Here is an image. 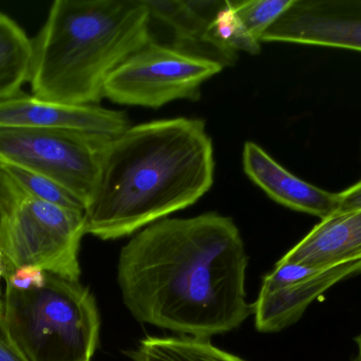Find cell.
<instances>
[{
	"mask_svg": "<svg viewBox=\"0 0 361 361\" xmlns=\"http://www.w3.org/2000/svg\"><path fill=\"white\" fill-rule=\"evenodd\" d=\"M247 264L233 220L210 212L164 218L137 233L121 251L118 282L137 321L209 339L252 315Z\"/></svg>",
	"mask_w": 361,
	"mask_h": 361,
	"instance_id": "cell-1",
	"label": "cell"
},
{
	"mask_svg": "<svg viewBox=\"0 0 361 361\" xmlns=\"http://www.w3.org/2000/svg\"><path fill=\"white\" fill-rule=\"evenodd\" d=\"M214 146L199 119L130 126L112 138L85 209L86 235H133L199 201L214 184Z\"/></svg>",
	"mask_w": 361,
	"mask_h": 361,
	"instance_id": "cell-2",
	"label": "cell"
},
{
	"mask_svg": "<svg viewBox=\"0 0 361 361\" xmlns=\"http://www.w3.org/2000/svg\"><path fill=\"white\" fill-rule=\"evenodd\" d=\"M144 0H56L32 40L29 83L42 101L97 105L110 74L145 46Z\"/></svg>",
	"mask_w": 361,
	"mask_h": 361,
	"instance_id": "cell-3",
	"label": "cell"
},
{
	"mask_svg": "<svg viewBox=\"0 0 361 361\" xmlns=\"http://www.w3.org/2000/svg\"><path fill=\"white\" fill-rule=\"evenodd\" d=\"M99 329L94 297L80 281L48 273L42 288L6 285L0 334L25 361H91Z\"/></svg>",
	"mask_w": 361,
	"mask_h": 361,
	"instance_id": "cell-4",
	"label": "cell"
},
{
	"mask_svg": "<svg viewBox=\"0 0 361 361\" xmlns=\"http://www.w3.org/2000/svg\"><path fill=\"white\" fill-rule=\"evenodd\" d=\"M4 203L0 229L4 280L14 268L34 266L80 281V242L86 235L85 211L38 201L0 180Z\"/></svg>",
	"mask_w": 361,
	"mask_h": 361,
	"instance_id": "cell-5",
	"label": "cell"
},
{
	"mask_svg": "<svg viewBox=\"0 0 361 361\" xmlns=\"http://www.w3.org/2000/svg\"><path fill=\"white\" fill-rule=\"evenodd\" d=\"M111 139L73 131L0 127V162L54 180L78 197L86 209Z\"/></svg>",
	"mask_w": 361,
	"mask_h": 361,
	"instance_id": "cell-6",
	"label": "cell"
},
{
	"mask_svg": "<svg viewBox=\"0 0 361 361\" xmlns=\"http://www.w3.org/2000/svg\"><path fill=\"white\" fill-rule=\"evenodd\" d=\"M220 64L150 40L127 57L106 81L104 97L121 105L159 108L176 100L197 101Z\"/></svg>",
	"mask_w": 361,
	"mask_h": 361,
	"instance_id": "cell-7",
	"label": "cell"
},
{
	"mask_svg": "<svg viewBox=\"0 0 361 361\" xmlns=\"http://www.w3.org/2000/svg\"><path fill=\"white\" fill-rule=\"evenodd\" d=\"M360 273L361 261L330 267L279 261L263 278L258 298L250 305L257 330L276 333L288 328L329 288Z\"/></svg>",
	"mask_w": 361,
	"mask_h": 361,
	"instance_id": "cell-8",
	"label": "cell"
},
{
	"mask_svg": "<svg viewBox=\"0 0 361 361\" xmlns=\"http://www.w3.org/2000/svg\"><path fill=\"white\" fill-rule=\"evenodd\" d=\"M265 42L361 51V0H294L263 34Z\"/></svg>",
	"mask_w": 361,
	"mask_h": 361,
	"instance_id": "cell-9",
	"label": "cell"
},
{
	"mask_svg": "<svg viewBox=\"0 0 361 361\" xmlns=\"http://www.w3.org/2000/svg\"><path fill=\"white\" fill-rule=\"evenodd\" d=\"M0 127H30L114 138L130 127L125 112L99 105H73L20 95L0 102Z\"/></svg>",
	"mask_w": 361,
	"mask_h": 361,
	"instance_id": "cell-10",
	"label": "cell"
},
{
	"mask_svg": "<svg viewBox=\"0 0 361 361\" xmlns=\"http://www.w3.org/2000/svg\"><path fill=\"white\" fill-rule=\"evenodd\" d=\"M242 159L246 175L277 203L322 220L338 211V194L326 192L293 175L258 144L246 142Z\"/></svg>",
	"mask_w": 361,
	"mask_h": 361,
	"instance_id": "cell-11",
	"label": "cell"
},
{
	"mask_svg": "<svg viewBox=\"0 0 361 361\" xmlns=\"http://www.w3.org/2000/svg\"><path fill=\"white\" fill-rule=\"evenodd\" d=\"M361 261V210L336 211L312 229L280 262L330 267Z\"/></svg>",
	"mask_w": 361,
	"mask_h": 361,
	"instance_id": "cell-12",
	"label": "cell"
},
{
	"mask_svg": "<svg viewBox=\"0 0 361 361\" xmlns=\"http://www.w3.org/2000/svg\"><path fill=\"white\" fill-rule=\"evenodd\" d=\"M150 16L166 23L173 29V48L220 64L223 68L233 66L231 59L210 42L208 28L212 17L223 1H157L144 0Z\"/></svg>",
	"mask_w": 361,
	"mask_h": 361,
	"instance_id": "cell-13",
	"label": "cell"
},
{
	"mask_svg": "<svg viewBox=\"0 0 361 361\" xmlns=\"http://www.w3.org/2000/svg\"><path fill=\"white\" fill-rule=\"evenodd\" d=\"M32 40L10 16L0 12V102L20 95L29 82Z\"/></svg>",
	"mask_w": 361,
	"mask_h": 361,
	"instance_id": "cell-14",
	"label": "cell"
},
{
	"mask_svg": "<svg viewBox=\"0 0 361 361\" xmlns=\"http://www.w3.org/2000/svg\"><path fill=\"white\" fill-rule=\"evenodd\" d=\"M133 361H245L195 337H146L128 352Z\"/></svg>",
	"mask_w": 361,
	"mask_h": 361,
	"instance_id": "cell-15",
	"label": "cell"
},
{
	"mask_svg": "<svg viewBox=\"0 0 361 361\" xmlns=\"http://www.w3.org/2000/svg\"><path fill=\"white\" fill-rule=\"evenodd\" d=\"M0 180L17 192L38 201L85 211V205L54 180L11 163L0 162Z\"/></svg>",
	"mask_w": 361,
	"mask_h": 361,
	"instance_id": "cell-16",
	"label": "cell"
},
{
	"mask_svg": "<svg viewBox=\"0 0 361 361\" xmlns=\"http://www.w3.org/2000/svg\"><path fill=\"white\" fill-rule=\"evenodd\" d=\"M208 36L214 47L235 61L239 51L250 54H257L260 51L261 42L246 31L235 15L231 1H223L218 12L212 17L208 28Z\"/></svg>",
	"mask_w": 361,
	"mask_h": 361,
	"instance_id": "cell-17",
	"label": "cell"
},
{
	"mask_svg": "<svg viewBox=\"0 0 361 361\" xmlns=\"http://www.w3.org/2000/svg\"><path fill=\"white\" fill-rule=\"evenodd\" d=\"M294 0H240L231 1L246 31L261 42L263 34L290 8Z\"/></svg>",
	"mask_w": 361,
	"mask_h": 361,
	"instance_id": "cell-18",
	"label": "cell"
},
{
	"mask_svg": "<svg viewBox=\"0 0 361 361\" xmlns=\"http://www.w3.org/2000/svg\"><path fill=\"white\" fill-rule=\"evenodd\" d=\"M48 273L34 266H21L13 269L6 276V285L16 290H33L42 288L47 281Z\"/></svg>",
	"mask_w": 361,
	"mask_h": 361,
	"instance_id": "cell-19",
	"label": "cell"
},
{
	"mask_svg": "<svg viewBox=\"0 0 361 361\" xmlns=\"http://www.w3.org/2000/svg\"><path fill=\"white\" fill-rule=\"evenodd\" d=\"M338 211L361 210V180L348 190L338 193Z\"/></svg>",
	"mask_w": 361,
	"mask_h": 361,
	"instance_id": "cell-20",
	"label": "cell"
},
{
	"mask_svg": "<svg viewBox=\"0 0 361 361\" xmlns=\"http://www.w3.org/2000/svg\"><path fill=\"white\" fill-rule=\"evenodd\" d=\"M0 361H25L11 348L1 335H0Z\"/></svg>",
	"mask_w": 361,
	"mask_h": 361,
	"instance_id": "cell-21",
	"label": "cell"
},
{
	"mask_svg": "<svg viewBox=\"0 0 361 361\" xmlns=\"http://www.w3.org/2000/svg\"><path fill=\"white\" fill-rule=\"evenodd\" d=\"M4 203L2 199L1 193H0V229H1L2 220H4ZM4 263L2 259L1 251H0V279H4Z\"/></svg>",
	"mask_w": 361,
	"mask_h": 361,
	"instance_id": "cell-22",
	"label": "cell"
},
{
	"mask_svg": "<svg viewBox=\"0 0 361 361\" xmlns=\"http://www.w3.org/2000/svg\"><path fill=\"white\" fill-rule=\"evenodd\" d=\"M355 343H356V345H357V350H358L357 357H356V358H358V360H361V332L360 333V335H358V336L356 337Z\"/></svg>",
	"mask_w": 361,
	"mask_h": 361,
	"instance_id": "cell-23",
	"label": "cell"
},
{
	"mask_svg": "<svg viewBox=\"0 0 361 361\" xmlns=\"http://www.w3.org/2000/svg\"><path fill=\"white\" fill-rule=\"evenodd\" d=\"M1 281V279H0ZM2 314H4V296L1 295V290H0V321H1Z\"/></svg>",
	"mask_w": 361,
	"mask_h": 361,
	"instance_id": "cell-24",
	"label": "cell"
},
{
	"mask_svg": "<svg viewBox=\"0 0 361 361\" xmlns=\"http://www.w3.org/2000/svg\"><path fill=\"white\" fill-rule=\"evenodd\" d=\"M353 361H361L360 360H358V358H355Z\"/></svg>",
	"mask_w": 361,
	"mask_h": 361,
	"instance_id": "cell-25",
	"label": "cell"
}]
</instances>
